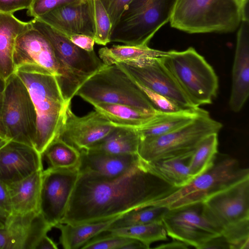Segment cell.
<instances>
[{"mask_svg": "<svg viewBox=\"0 0 249 249\" xmlns=\"http://www.w3.org/2000/svg\"><path fill=\"white\" fill-rule=\"evenodd\" d=\"M166 51L149 48L148 45H113L98 51L99 58L107 65L125 62L145 57H161Z\"/></svg>", "mask_w": 249, "mask_h": 249, "instance_id": "29", "label": "cell"}, {"mask_svg": "<svg viewBox=\"0 0 249 249\" xmlns=\"http://www.w3.org/2000/svg\"><path fill=\"white\" fill-rule=\"evenodd\" d=\"M9 141L7 138L0 136V148L4 145Z\"/></svg>", "mask_w": 249, "mask_h": 249, "instance_id": "50", "label": "cell"}, {"mask_svg": "<svg viewBox=\"0 0 249 249\" xmlns=\"http://www.w3.org/2000/svg\"><path fill=\"white\" fill-rule=\"evenodd\" d=\"M202 204L170 210L162 219L168 236L197 249H202L221 231L202 214Z\"/></svg>", "mask_w": 249, "mask_h": 249, "instance_id": "13", "label": "cell"}, {"mask_svg": "<svg viewBox=\"0 0 249 249\" xmlns=\"http://www.w3.org/2000/svg\"><path fill=\"white\" fill-rule=\"evenodd\" d=\"M4 227L11 249H35L41 238L53 228L40 212L13 214L5 222Z\"/></svg>", "mask_w": 249, "mask_h": 249, "instance_id": "20", "label": "cell"}, {"mask_svg": "<svg viewBox=\"0 0 249 249\" xmlns=\"http://www.w3.org/2000/svg\"><path fill=\"white\" fill-rule=\"evenodd\" d=\"M142 162L121 175L109 177L79 173L60 223L77 225L106 221L143 207L153 194Z\"/></svg>", "mask_w": 249, "mask_h": 249, "instance_id": "1", "label": "cell"}, {"mask_svg": "<svg viewBox=\"0 0 249 249\" xmlns=\"http://www.w3.org/2000/svg\"><path fill=\"white\" fill-rule=\"evenodd\" d=\"M15 72L26 86L35 106L37 119L34 147L42 155L58 137L71 103H66L56 77L46 69L26 65L16 68Z\"/></svg>", "mask_w": 249, "mask_h": 249, "instance_id": "2", "label": "cell"}, {"mask_svg": "<svg viewBox=\"0 0 249 249\" xmlns=\"http://www.w3.org/2000/svg\"><path fill=\"white\" fill-rule=\"evenodd\" d=\"M240 9L242 20L249 19L248 13L249 0H236Z\"/></svg>", "mask_w": 249, "mask_h": 249, "instance_id": "47", "label": "cell"}, {"mask_svg": "<svg viewBox=\"0 0 249 249\" xmlns=\"http://www.w3.org/2000/svg\"><path fill=\"white\" fill-rule=\"evenodd\" d=\"M92 105L95 110L105 116L115 127L137 129L147 123L154 115L121 104L98 103Z\"/></svg>", "mask_w": 249, "mask_h": 249, "instance_id": "28", "label": "cell"}, {"mask_svg": "<svg viewBox=\"0 0 249 249\" xmlns=\"http://www.w3.org/2000/svg\"><path fill=\"white\" fill-rule=\"evenodd\" d=\"M189 246L181 241L174 240V241L167 243L161 244L157 247L156 249H186L189 248Z\"/></svg>", "mask_w": 249, "mask_h": 249, "instance_id": "45", "label": "cell"}, {"mask_svg": "<svg viewBox=\"0 0 249 249\" xmlns=\"http://www.w3.org/2000/svg\"><path fill=\"white\" fill-rule=\"evenodd\" d=\"M57 244L47 234L43 236L36 246L35 249H57Z\"/></svg>", "mask_w": 249, "mask_h": 249, "instance_id": "44", "label": "cell"}, {"mask_svg": "<svg viewBox=\"0 0 249 249\" xmlns=\"http://www.w3.org/2000/svg\"><path fill=\"white\" fill-rule=\"evenodd\" d=\"M107 232L106 234H100L90 240L81 249H125L127 245L135 240Z\"/></svg>", "mask_w": 249, "mask_h": 249, "instance_id": "36", "label": "cell"}, {"mask_svg": "<svg viewBox=\"0 0 249 249\" xmlns=\"http://www.w3.org/2000/svg\"><path fill=\"white\" fill-rule=\"evenodd\" d=\"M13 14L0 12V75L5 79L15 72L13 53L17 37L31 27Z\"/></svg>", "mask_w": 249, "mask_h": 249, "instance_id": "22", "label": "cell"}, {"mask_svg": "<svg viewBox=\"0 0 249 249\" xmlns=\"http://www.w3.org/2000/svg\"><path fill=\"white\" fill-rule=\"evenodd\" d=\"M12 214V207L7 185L0 179V220L4 224Z\"/></svg>", "mask_w": 249, "mask_h": 249, "instance_id": "40", "label": "cell"}, {"mask_svg": "<svg viewBox=\"0 0 249 249\" xmlns=\"http://www.w3.org/2000/svg\"><path fill=\"white\" fill-rule=\"evenodd\" d=\"M33 0H0V12L13 14L22 10L28 9Z\"/></svg>", "mask_w": 249, "mask_h": 249, "instance_id": "41", "label": "cell"}, {"mask_svg": "<svg viewBox=\"0 0 249 249\" xmlns=\"http://www.w3.org/2000/svg\"><path fill=\"white\" fill-rule=\"evenodd\" d=\"M107 11L112 24V29L132 0H100Z\"/></svg>", "mask_w": 249, "mask_h": 249, "instance_id": "39", "label": "cell"}, {"mask_svg": "<svg viewBox=\"0 0 249 249\" xmlns=\"http://www.w3.org/2000/svg\"><path fill=\"white\" fill-rule=\"evenodd\" d=\"M79 151V173L93 172L116 177L133 168L140 162L138 154H113L91 149Z\"/></svg>", "mask_w": 249, "mask_h": 249, "instance_id": "21", "label": "cell"}, {"mask_svg": "<svg viewBox=\"0 0 249 249\" xmlns=\"http://www.w3.org/2000/svg\"><path fill=\"white\" fill-rule=\"evenodd\" d=\"M160 57H145L116 64L136 82L169 98L181 108H198L183 92Z\"/></svg>", "mask_w": 249, "mask_h": 249, "instance_id": "11", "label": "cell"}, {"mask_svg": "<svg viewBox=\"0 0 249 249\" xmlns=\"http://www.w3.org/2000/svg\"><path fill=\"white\" fill-rule=\"evenodd\" d=\"M42 156L45 158L48 167L78 168L80 152L79 150L58 137L48 145Z\"/></svg>", "mask_w": 249, "mask_h": 249, "instance_id": "30", "label": "cell"}, {"mask_svg": "<svg viewBox=\"0 0 249 249\" xmlns=\"http://www.w3.org/2000/svg\"><path fill=\"white\" fill-rule=\"evenodd\" d=\"M247 178H249L248 168L241 167L235 159L225 158L214 162L207 171L183 187L159 195L153 194L143 207L159 206L170 210L202 204L213 195Z\"/></svg>", "mask_w": 249, "mask_h": 249, "instance_id": "3", "label": "cell"}, {"mask_svg": "<svg viewBox=\"0 0 249 249\" xmlns=\"http://www.w3.org/2000/svg\"><path fill=\"white\" fill-rule=\"evenodd\" d=\"M192 154L150 162L140 160L147 173L160 179L174 188H178L187 185L194 178L188 165Z\"/></svg>", "mask_w": 249, "mask_h": 249, "instance_id": "24", "label": "cell"}, {"mask_svg": "<svg viewBox=\"0 0 249 249\" xmlns=\"http://www.w3.org/2000/svg\"><path fill=\"white\" fill-rule=\"evenodd\" d=\"M95 43L106 45L110 42L112 24L109 15L100 0H93Z\"/></svg>", "mask_w": 249, "mask_h": 249, "instance_id": "35", "label": "cell"}, {"mask_svg": "<svg viewBox=\"0 0 249 249\" xmlns=\"http://www.w3.org/2000/svg\"><path fill=\"white\" fill-rule=\"evenodd\" d=\"M218 133H213L205 137L196 146L188 164L190 174L194 178L213 165L218 153Z\"/></svg>", "mask_w": 249, "mask_h": 249, "instance_id": "31", "label": "cell"}, {"mask_svg": "<svg viewBox=\"0 0 249 249\" xmlns=\"http://www.w3.org/2000/svg\"><path fill=\"white\" fill-rule=\"evenodd\" d=\"M229 249V246L221 235L209 240L202 248V249Z\"/></svg>", "mask_w": 249, "mask_h": 249, "instance_id": "43", "label": "cell"}, {"mask_svg": "<svg viewBox=\"0 0 249 249\" xmlns=\"http://www.w3.org/2000/svg\"><path fill=\"white\" fill-rule=\"evenodd\" d=\"M140 142L137 129L116 127L104 138L87 149L113 154H138Z\"/></svg>", "mask_w": 249, "mask_h": 249, "instance_id": "27", "label": "cell"}, {"mask_svg": "<svg viewBox=\"0 0 249 249\" xmlns=\"http://www.w3.org/2000/svg\"><path fill=\"white\" fill-rule=\"evenodd\" d=\"M249 95V19L241 21L237 35L229 106L239 112Z\"/></svg>", "mask_w": 249, "mask_h": 249, "instance_id": "19", "label": "cell"}, {"mask_svg": "<svg viewBox=\"0 0 249 249\" xmlns=\"http://www.w3.org/2000/svg\"><path fill=\"white\" fill-rule=\"evenodd\" d=\"M0 249H11L8 233L5 227L0 228Z\"/></svg>", "mask_w": 249, "mask_h": 249, "instance_id": "46", "label": "cell"}, {"mask_svg": "<svg viewBox=\"0 0 249 249\" xmlns=\"http://www.w3.org/2000/svg\"><path fill=\"white\" fill-rule=\"evenodd\" d=\"M157 112H175L183 109L169 98L137 83Z\"/></svg>", "mask_w": 249, "mask_h": 249, "instance_id": "37", "label": "cell"}, {"mask_svg": "<svg viewBox=\"0 0 249 249\" xmlns=\"http://www.w3.org/2000/svg\"><path fill=\"white\" fill-rule=\"evenodd\" d=\"M160 58L195 107L212 103L217 94L218 77L213 67L194 48L166 51Z\"/></svg>", "mask_w": 249, "mask_h": 249, "instance_id": "6", "label": "cell"}, {"mask_svg": "<svg viewBox=\"0 0 249 249\" xmlns=\"http://www.w3.org/2000/svg\"><path fill=\"white\" fill-rule=\"evenodd\" d=\"M118 217L106 221L77 225L59 223L55 228L60 231L59 241L64 249H81L90 240L107 231Z\"/></svg>", "mask_w": 249, "mask_h": 249, "instance_id": "26", "label": "cell"}, {"mask_svg": "<svg viewBox=\"0 0 249 249\" xmlns=\"http://www.w3.org/2000/svg\"><path fill=\"white\" fill-rule=\"evenodd\" d=\"M42 156L34 147L10 140L0 148V179L7 185L43 170Z\"/></svg>", "mask_w": 249, "mask_h": 249, "instance_id": "18", "label": "cell"}, {"mask_svg": "<svg viewBox=\"0 0 249 249\" xmlns=\"http://www.w3.org/2000/svg\"><path fill=\"white\" fill-rule=\"evenodd\" d=\"M79 172L77 168L48 167L43 170L40 198V213L53 228L60 223Z\"/></svg>", "mask_w": 249, "mask_h": 249, "instance_id": "12", "label": "cell"}, {"mask_svg": "<svg viewBox=\"0 0 249 249\" xmlns=\"http://www.w3.org/2000/svg\"><path fill=\"white\" fill-rule=\"evenodd\" d=\"M94 14L93 0H77L36 18L67 37L83 34L94 37Z\"/></svg>", "mask_w": 249, "mask_h": 249, "instance_id": "17", "label": "cell"}, {"mask_svg": "<svg viewBox=\"0 0 249 249\" xmlns=\"http://www.w3.org/2000/svg\"><path fill=\"white\" fill-rule=\"evenodd\" d=\"M6 84V79L0 75V93H3Z\"/></svg>", "mask_w": 249, "mask_h": 249, "instance_id": "49", "label": "cell"}, {"mask_svg": "<svg viewBox=\"0 0 249 249\" xmlns=\"http://www.w3.org/2000/svg\"><path fill=\"white\" fill-rule=\"evenodd\" d=\"M107 231L136 239L142 243L147 249L155 242L167 239L166 231L162 221L122 227Z\"/></svg>", "mask_w": 249, "mask_h": 249, "instance_id": "32", "label": "cell"}, {"mask_svg": "<svg viewBox=\"0 0 249 249\" xmlns=\"http://www.w3.org/2000/svg\"><path fill=\"white\" fill-rule=\"evenodd\" d=\"M176 0H132L112 28L110 42L148 45L169 22Z\"/></svg>", "mask_w": 249, "mask_h": 249, "instance_id": "8", "label": "cell"}, {"mask_svg": "<svg viewBox=\"0 0 249 249\" xmlns=\"http://www.w3.org/2000/svg\"><path fill=\"white\" fill-rule=\"evenodd\" d=\"M3 100V93H0V136L7 138L6 132L1 119V107ZM9 140V139H8Z\"/></svg>", "mask_w": 249, "mask_h": 249, "instance_id": "48", "label": "cell"}, {"mask_svg": "<svg viewBox=\"0 0 249 249\" xmlns=\"http://www.w3.org/2000/svg\"><path fill=\"white\" fill-rule=\"evenodd\" d=\"M75 96L91 105L121 104L150 114L157 112L134 80L116 64L107 65L90 76Z\"/></svg>", "mask_w": 249, "mask_h": 249, "instance_id": "7", "label": "cell"}, {"mask_svg": "<svg viewBox=\"0 0 249 249\" xmlns=\"http://www.w3.org/2000/svg\"><path fill=\"white\" fill-rule=\"evenodd\" d=\"M4 227V223L0 220V228H2Z\"/></svg>", "mask_w": 249, "mask_h": 249, "instance_id": "51", "label": "cell"}, {"mask_svg": "<svg viewBox=\"0 0 249 249\" xmlns=\"http://www.w3.org/2000/svg\"><path fill=\"white\" fill-rule=\"evenodd\" d=\"M206 110L200 107L175 112H157L145 124L137 128L140 138L154 137L176 130Z\"/></svg>", "mask_w": 249, "mask_h": 249, "instance_id": "25", "label": "cell"}, {"mask_svg": "<svg viewBox=\"0 0 249 249\" xmlns=\"http://www.w3.org/2000/svg\"><path fill=\"white\" fill-rule=\"evenodd\" d=\"M242 21L236 0H176L172 27L189 33H231Z\"/></svg>", "mask_w": 249, "mask_h": 249, "instance_id": "4", "label": "cell"}, {"mask_svg": "<svg viewBox=\"0 0 249 249\" xmlns=\"http://www.w3.org/2000/svg\"><path fill=\"white\" fill-rule=\"evenodd\" d=\"M115 127L95 110L82 117L76 116L70 104L67 108L65 122L58 137L80 150L99 141Z\"/></svg>", "mask_w": 249, "mask_h": 249, "instance_id": "16", "label": "cell"}, {"mask_svg": "<svg viewBox=\"0 0 249 249\" xmlns=\"http://www.w3.org/2000/svg\"><path fill=\"white\" fill-rule=\"evenodd\" d=\"M77 0H33L27 15L34 18H39L50 11Z\"/></svg>", "mask_w": 249, "mask_h": 249, "instance_id": "38", "label": "cell"}, {"mask_svg": "<svg viewBox=\"0 0 249 249\" xmlns=\"http://www.w3.org/2000/svg\"><path fill=\"white\" fill-rule=\"evenodd\" d=\"M36 114L29 91L14 72L6 79L1 119L6 137L34 147Z\"/></svg>", "mask_w": 249, "mask_h": 249, "instance_id": "10", "label": "cell"}, {"mask_svg": "<svg viewBox=\"0 0 249 249\" xmlns=\"http://www.w3.org/2000/svg\"><path fill=\"white\" fill-rule=\"evenodd\" d=\"M168 211L164 207L153 206L135 209L118 217L107 231L122 227L162 221V218Z\"/></svg>", "mask_w": 249, "mask_h": 249, "instance_id": "33", "label": "cell"}, {"mask_svg": "<svg viewBox=\"0 0 249 249\" xmlns=\"http://www.w3.org/2000/svg\"><path fill=\"white\" fill-rule=\"evenodd\" d=\"M13 62L15 71L21 66L36 65L54 75L58 84L62 80L63 71L51 44L42 34L32 27L17 37Z\"/></svg>", "mask_w": 249, "mask_h": 249, "instance_id": "15", "label": "cell"}, {"mask_svg": "<svg viewBox=\"0 0 249 249\" xmlns=\"http://www.w3.org/2000/svg\"><path fill=\"white\" fill-rule=\"evenodd\" d=\"M30 22L32 27L42 34L51 44L63 71L58 85L66 103H71L83 84L107 65L94 51L88 52L80 48L46 23L36 18Z\"/></svg>", "mask_w": 249, "mask_h": 249, "instance_id": "5", "label": "cell"}, {"mask_svg": "<svg viewBox=\"0 0 249 249\" xmlns=\"http://www.w3.org/2000/svg\"><path fill=\"white\" fill-rule=\"evenodd\" d=\"M222 128L206 111L184 126L154 137L140 138L138 155L143 162L192 154L207 136L218 133Z\"/></svg>", "mask_w": 249, "mask_h": 249, "instance_id": "9", "label": "cell"}, {"mask_svg": "<svg viewBox=\"0 0 249 249\" xmlns=\"http://www.w3.org/2000/svg\"><path fill=\"white\" fill-rule=\"evenodd\" d=\"M221 235L230 249H249V219L228 226L223 229Z\"/></svg>", "mask_w": 249, "mask_h": 249, "instance_id": "34", "label": "cell"}, {"mask_svg": "<svg viewBox=\"0 0 249 249\" xmlns=\"http://www.w3.org/2000/svg\"><path fill=\"white\" fill-rule=\"evenodd\" d=\"M203 216L222 232L234 223L249 219V178L213 195L202 203Z\"/></svg>", "mask_w": 249, "mask_h": 249, "instance_id": "14", "label": "cell"}, {"mask_svg": "<svg viewBox=\"0 0 249 249\" xmlns=\"http://www.w3.org/2000/svg\"><path fill=\"white\" fill-rule=\"evenodd\" d=\"M43 170L36 171L21 180L7 185L13 214L40 212Z\"/></svg>", "mask_w": 249, "mask_h": 249, "instance_id": "23", "label": "cell"}, {"mask_svg": "<svg viewBox=\"0 0 249 249\" xmlns=\"http://www.w3.org/2000/svg\"><path fill=\"white\" fill-rule=\"evenodd\" d=\"M67 37L75 45L85 51H94L95 41L92 36L83 34H74Z\"/></svg>", "mask_w": 249, "mask_h": 249, "instance_id": "42", "label": "cell"}]
</instances>
